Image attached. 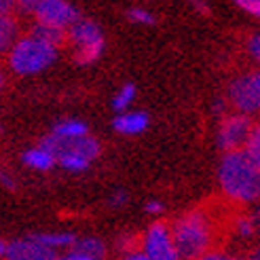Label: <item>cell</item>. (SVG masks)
<instances>
[{
  "label": "cell",
  "mask_w": 260,
  "mask_h": 260,
  "mask_svg": "<svg viewBox=\"0 0 260 260\" xmlns=\"http://www.w3.org/2000/svg\"><path fill=\"white\" fill-rule=\"evenodd\" d=\"M218 180L222 190L239 203L260 201V165L245 148L229 150L220 161Z\"/></svg>",
  "instance_id": "1"
},
{
  "label": "cell",
  "mask_w": 260,
  "mask_h": 260,
  "mask_svg": "<svg viewBox=\"0 0 260 260\" xmlns=\"http://www.w3.org/2000/svg\"><path fill=\"white\" fill-rule=\"evenodd\" d=\"M57 59V47L49 45L36 36L17 38L9 49V68L19 76L41 74L43 70L51 68Z\"/></svg>",
  "instance_id": "2"
},
{
  "label": "cell",
  "mask_w": 260,
  "mask_h": 260,
  "mask_svg": "<svg viewBox=\"0 0 260 260\" xmlns=\"http://www.w3.org/2000/svg\"><path fill=\"white\" fill-rule=\"evenodd\" d=\"M178 258H199L210 248V222L201 212H190L172 229Z\"/></svg>",
  "instance_id": "3"
},
{
  "label": "cell",
  "mask_w": 260,
  "mask_h": 260,
  "mask_svg": "<svg viewBox=\"0 0 260 260\" xmlns=\"http://www.w3.org/2000/svg\"><path fill=\"white\" fill-rule=\"evenodd\" d=\"M68 36L76 47L74 59L81 66H89V63L98 61L104 53V49H106V41H104L100 25L89 19H76L70 25Z\"/></svg>",
  "instance_id": "4"
},
{
  "label": "cell",
  "mask_w": 260,
  "mask_h": 260,
  "mask_svg": "<svg viewBox=\"0 0 260 260\" xmlns=\"http://www.w3.org/2000/svg\"><path fill=\"white\" fill-rule=\"evenodd\" d=\"M229 100L239 112L252 114L260 110V70L239 76L229 87Z\"/></svg>",
  "instance_id": "5"
},
{
  "label": "cell",
  "mask_w": 260,
  "mask_h": 260,
  "mask_svg": "<svg viewBox=\"0 0 260 260\" xmlns=\"http://www.w3.org/2000/svg\"><path fill=\"white\" fill-rule=\"evenodd\" d=\"M252 127L254 123L250 121V114H245V112L224 116V121L218 127V146L224 152L243 148L252 134Z\"/></svg>",
  "instance_id": "6"
},
{
  "label": "cell",
  "mask_w": 260,
  "mask_h": 260,
  "mask_svg": "<svg viewBox=\"0 0 260 260\" xmlns=\"http://www.w3.org/2000/svg\"><path fill=\"white\" fill-rule=\"evenodd\" d=\"M41 144L45 148H49L55 157H63V154H81V157H87L93 161L98 154H100V142L95 138H91L89 134L87 136H79V138H61V136H55L51 134L47 136Z\"/></svg>",
  "instance_id": "7"
},
{
  "label": "cell",
  "mask_w": 260,
  "mask_h": 260,
  "mask_svg": "<svg viewBox=\"0 0 260 260\" xmlns=\"http://www.w3.org/2000/svg\"><path fill=\"white\" fill-rule=\"evenodd\" d=\"M32 13L36 21L57 25V28H63V30H68L76 19H81L79 9L72 3H68V0H38Z\"/></svg>",
  "instance_id": "8"
},
{
  "label": "cell",
  "mask_w": 260,
  "mask_h": 260,
  "mask_svg": "<svg viewBox=\"0 0 260 260\" xmlns=\"http://www.w3.org/2000/svg\"><path fill=\"white\" fill-rule=\"evenodd\" d=\"M142 250H144V254L148 256V260H176L178 258L172 229L161 224V222L152 224L146 231Z\"/></svg>",
  "instance_id": "9"
},
{
  "label": "cell",
  "mask_w": 260,
  "mask_h": 260,
  "mask_svg": "<svg viewBox=\"0 0 260 260\" xmlns=\"http://www.w3.org/2000/svg\"><path fill=\"white\" fill-rule=\"evenodd\" d=\"M5 256L11 260H53V258H57V252L47 248L45 243L36 241L30 235V237L15 239V241L7 243Z\"/></svg>",
  "instance_id": "10"
},
{
  "label": "cell",
  "mask_w": 260,
  "mask_h": 260,
  "mask_svg": "<svg viewBox=\"0 0 260 260\" xmlns=\"http://www.w3.org/2000/svg\"><path fill=\"white\" fill-rule=\"evenodd\" d=\"M106 256V245L98 237L74 239V243L66 250V260H102Z\"/></svg>",
  "instance_id": "11"
},
{
  "label": "cell",
  "mask_w": 260,
  "mask_h": 260,
  "mask_svg": "<svg viewBox=\"0 0 260 260\" xmlns=\"http://www.w3.org/2000/svg\"><path fill=\"white\" fill-rule=\"evenodd\" d=\"M114 132H119L123 136H138L142 132H146L148 127V114L140 110H123L112 123Z\"/></svg>",
  "instance_id": "12"
},
{
  "label": "cell",
  "mask_w": 260,
  "mask_h": 260,
  "mask_svg": "<svg viewBox=\"0 0 260 260\" xmlns=\"http://www.w3.org/2000/svg\"><path fill=\"white\" fill-rule=\"evenodd\" d=\"M21 161H23V165H28L34 172H51L57 165V157L49 148H45L43 144L28 148L21 154Z\"/></svg>",
  "instance_id": "13"
},
{
  "label": "cell",
  "mask_w": 260,
  "mask_h": 260,
  "mask_svg": "<svg viewBox=\"0 0 260 260\" xmlns=\"http://www.w3.org/2000/svg\"><path fill=\"white\" fill-rule=\"evenodd\" d=\"M17 36H19L17 21L11 17V13H0V55L9 53V49L17 41Z\"/></svg>",
  "instance_id": "14"
},
{
  "label": "cell",
  "mask_w": 260,
  "mask_h": 260,
  "mask_svg": "<svg viewBox=\"0 0 260 260\" xmlns=\"http://www.w3.org/2000/svg\"><path fill=\"white\" fill-rule=\"evenodd\" d=\"M30 34L36 36V38H41V41H45V43H49V45H53V47H59L63 41H66V30L63 28L49 25V23H41V21L34 23V28H32Z\"/></svg>",
  "instance_id": "15"
},
{
  "label": "cell",
  "mask_w": 260,
  "mask_h": 260,
  "mask_svg": "<svg viewBox=\"0 0 260 260\" xmlns=\"http://www.w3.org/2000/svg\"><path fill=\"white\" fill-rule=\"evenodd\" d=\"M36 241H41V243H45L47 248H51V250H55V252H59V250H68L70 245L74 243V235L72 233H36V235H32Z\"/></svg>",
  "instance_id": "16"
},
{
  "label": "cell",
  "mask_w": 260,
  "mask_h": 260,
  "mask_svg": "<svg viewBox=\"0 0 260 260\" xmlns=\"http://www.w3.org/2000/svg\"><path fill=\"white\" fill-rule=\"evenodd\" d=\"M51 134L61 136V138H79V136L89 134V127H87V123H83L79 119H63V121L53 125Z\"/></svg>",
  "instance_id": "17"
},
{
  "label": "cell",
  "mask_w": 260,
  "mask_h": 260,
  "mask_svg": "<svg viewBox=\"0 0 260 260\" xmlns=\"http://www.w3.org/2000/svg\"><path fill=\"white\" fill-rule=\"evenodd\" d=\"M136 98H138V89H136V85H134V83H127V85H123V87L119 89V93L114 95V100H112V108H114L116 112H123V110H127V108L136 102Z\"/></svg>",
  "instance_id": "18"
},
{
  "label": "cell",
  "mask_w": 260,
  "mask_h": 260,
  "mask_svg": "<svg viewBox=\"0 0 260 260\" xmlns=\"http://www.w3.org/2000/svg\"><path fill=\"white\" fill-rule=\"evenodd\" d=\"M57 163H59L66 172H72V174H83V172H87V170H89L91 159L81 157V154H63V157H59V159H57Z\"/></svg>",
  "instance_id": "19"
},
{
  "label": "cell",
  "mask_w": 260,
  "mask_h": 260,
  "mask_svg": "<svg viewBox=\"0 0 260 260\" xmlns=\"http://www.w3.org/2000/svg\"><path fill=\"white\" fill-rule=\"evenodd\" d=\"M245 150L250 152V157L260 165V125H254L252 127V134L248 138V142H245Z\"/></svg>",
  "instance_id": "20"
},
{
  "label": "cell",
  "mask_w": 260,
  "mask_h": 260,
  "mask_svg": "<svg viewBox=\"0 0 260 260\" xmlns=\"http://www.w3.org/2000/svg\"><path fill=\"white\" fill-rule=\"evenodd\" d=\"M127 17H129V21H134V23H142V25H152V23H154V15H152V13H150V11H146V9H140V7L129 9Z\"/></svg>",
  "instance_id": "21"
},
{
  "label": "cell",
  "mask_w": 260,
  "mask_h": 260,
  "mask_svg": "<svg viewBox=\"0 0 260 260\" xmlns=\"http://www.w3.org/2000/svg\"><path fill=\"white\" fill-rule=\"evenodd\" d=\"M235 5L245 13H250V15L260 17V0H235Z\"/></svg>",
  "instance_id": "22"
},
{
  "label": "cell",
  "mask_w": 260,
  "mask_h": 260,
  "mask_svg": "<svg viewBox=\"0 0 260 260\" xmlns=\"http://www.w3.org/2000/svg\"><path fill=\"white\" fill-rule=\"evenodd\" d=\"M237 231H239V235L241 237H252L254 233H256V226H254V220H250V218H241V220H237Z\"/></svg>",
  "instance_id": "23"
},
{
  "label": "cell",
  "mask_w": 260,
  "mask_h": 260,
  "mask_svg": "<svg viewBox=\"0 0 260 260\" xmlns=\"http://www.w3.org/2000/svg\"><path fill=\"white\" fill-rule=\"evenodd\" d=\"M248 49H250V55L260 63V34H256V36H252V38H250Z\"/></svg>",
  "instance_id": "24"
},
{
  "label": "cell",
  "mask_w": 260,
  "mask_h": 260,
  "mask_svg": "<svg viewBox=\"0 0 260 260\" xmlns=\"http://www.w3.org/2000/svg\"><path fill=\"white\" fill-rule=\"evenodd\" d=\"M127 199H129V197H127L125 190H116L112 197H110V205H112V207H123V205L127 203Z\"/></svg>",
  "instance_id": "25"
},
{
  "label": "cell",
  "mask_w": 260,
  "mask_h": 260,
  "mask_svg": "<svg viewBox=\"0 0 260 260\" xmlns=\"http://www.w3.org/2000/svg\"><path fill=\"white\" fill-rule=\"evenodd\" d=\"M0 184H3L5 188H9V190H13L15 188V178H13L7 170H0Z\"/></svg>",
  "instance_id": "26"
},
{
  "label": "cell",
  "mask_w": 260,
  "mask_h": 260,
  "mask_svg": "<svg viewBox=\"0 0 260 260\" xmlns=\"http://www.w3.org/2000/svg\"><path fill=\"white\" fill-rule=\"evenodd\" d=\"M38 0H15V7H19L23 13H32Z\"/></svg>",
  "instance_id": "27"
},
{
  "label": "cell",
  "mask_w": 260,
  "mask_h": 260,
  "mask_svg": "<svg viewBox=\"0 0 260 260\" xmlns=\"http://www.w3.org/2000/svg\"><path fill=\"white\" fill-rule=\"evenodd\" d=\"M146 212L148 214H161L163 212V203L161 201H148L146 203Z\"/></svg>",
  "instance_id": "28"
},
{
  "label": "cell",
  "mask_w": 260,
  "mask_h": 260,
  "mask_svg": "<svg viewBox=\"0 0 260 260\" xmlns=\"http://www.w3.org/2000/svg\"><path fill=\"white\" fill-rule=\"evenodd\" d=\"M15 9V0H0V13H11Z\"/></svg>",
  "instance_id": "29"
},
{
  "label": "cell",
  "mask_w": 260,
  "mask_h": 260,
  "mask_svg": "<svg viewBox=\"0 0 260 260\" xmlns=\"http://www.w3.org/2000/svg\"><path fill=\"white\" fill-rule=\"evenodd\" d=\"M192 5H194V7H197V9L201 11V13H207V7L203 5V0H192Z\"/></svg>",
  "instance_id": "30"
},
{
  "label": "cell",
  "mask_w": 260,
  "mask_h": 260,
  "mask_svg": "<svg viewBox=\"0 0 260 260\" xmlns=\"http://www.w3.org/2000/svg\"><path fill=\"white\" fill-rule=\"evenodd\" d=\"M214 110H216V112H222V110H224V104H222V100H218V102H216Z\"/></svg>",
  "instance_id": "31"
},
{
  "label": "cell",
  "mask_w": 260,
  "mask_h": 260,
  "mask_svg": "<svg viewBox=\"0 0 260 260\" xmlns=\"http://www.w3.org/2000/svg\"><path fill=\"white\" fill-rule=\"evenodd\" d=\"M5 250H7V245H5L3 241H0V256H5Z\"/></svg>",
  "instance_id": "32"
},
{
  "label": "cell",
  "mask_w": 260,
  "mask_h": 260,
  "mask_svg": "<svg viewBox=\"0 0 260 260\" xmlns=\"http://www.w3.org/2000/svg\"><path fill=\"white\" fill-rule=\"evenodd\" d=\"M256 222L260 224V203H258V210H256Z\"/></svg>",
  "instance_id": "33"
},
{
  "label": "cell",
  "mask_w": 260,
  "mask_h": 260,
  "mask_svg": "<svg viewBox=\"0 0 260 260\" xmlns=\"http://www.w3.org/2000/svg\"><path fill=\"white\" fill-rule=\"evenodd\" d=\"M3 83H5V74H3V70H0V87H3Z\"/></svg>",
  "instance_id": "34"
},
{
  "label": "cell",
  "mask_w": 260,
  "mask_h": 260,
  "mask_svg": "<svg viewBox=\"0 0 260 260\" xmlns=\"http://www.w3.org/2000/svg\"><path fill=\"white\" fill-rule=\"evenodd\" d=\"M256 258H258V260H260V248H258V252H256Z\"/></svg>",
  "instance_id": "35"
},
{
  "label": "cell",
  "mask_w": 260,
  "mask_h": 260,
  "mask_svg": "<svg viewBox=\"0 0 260 260\" xmlns=\"http://www.w3.org/2000/svg\"><path fill=\"white\" fill-rule=\"evenodd\" d=\"M0 132H3V129H0Z\"/></svg>",
  "instance_id": "36"
}]
</instances>
